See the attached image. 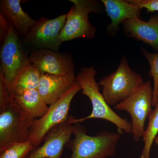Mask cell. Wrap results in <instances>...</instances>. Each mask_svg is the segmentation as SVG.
I'll use <instances>...</instances> for the list:
<instances>
[{"instance_id": "23", "label": "cell", "mask_w": 158, "mask_h": 158, "mask_svg": "<svg viewBox=\"0 0 158 158\" xmlns=\"http://www.w3.org/2000/svg\"><path fill=\"white\" fill-rule=\"evenodd\" d=\"M154 143H155L156 145L158 146V136H157L156 138L154 141Z\"/></svg>"}, {"instance_id": "15", "label": "cell", "mask_w": 158, "mask_h": 158, "mask_svg": "<svg viewBox=\"0 0 158 158\" xmlns=\"http://www.w3.org/2000/svg\"><path fill=\"white\" fill-rule=\"evenodd\" d=\"M107 14L111 19L107 31L111 35L116 34L119 26L126 20L141 17V9L138 6L125 0H102Z\"/></svg>"}, {"instance_id": "19", "label": "cell", "mask_w": 158, "mask_h": 158, "mask_svg": "<svg viewBox=\"0 0 158 158\" xmlns=\"http://www.w3.org/2000/svg\"><path fill=\"white\" fill-rule=\"evenodd\" d=\"M141 52L148 61L150 65L148 74L153 81L152 106H155L158 102V53L150 52L142 48Z\"/></svg>"}, {"instance_id": "3", "label": "cell", "mask_w": 158, "mask_h": 158, "mask_svg": "<svg viewBox=\"0 0 158 158\" xmlns=\"http://www.w3.org/2000/svg\"><path fill=\"white\" fill-rule=\"evenodd\" d=\"M74 138L69 144L71 155L67 158H109L116 154L121 135L118 133L102 131L94 136L89 135L81 123L74 124Z\"/></svg>"}, {"instance_id": "16", "label": "cell", "mask_w": 158, "mask_h": 158, "mask_svg": "<svg viewBox=\"0 0 158 158\" xmlns=\"http://www.w3.org/2000/svg\"><path fill=\"white\" fill-rule=\"evenodd\" d=\"M10 95L26 113L35 119L43 117L48 111L49 107L37 89Z\"/></svg>"}, {"instance_id": "22", "label": "cell", "mask_w": 158, "mask_h": 158, "mask_svg": "<svg viewBox=\"0 0 158 158\" xmlns=\"http://www.w3.org/2000/svg\"><path fill=\"white\" fill-rule=\"evenodd\" d=\"M10 24L2 15H0V40L2 43L9 32Z\"/></svg>"}, {"instance_id": "2", "label": "cell", "mask_w": 158, "mask_h": 158, "mask_svg": "<svg viewBox=\"0 0 158 158\" xmlns=\"http://www.w3.org/2000/svg\"><path fill=\"white\" fill-rule=\"evenodd\" d=\"M97 73L94 67L90 66L82 68L77 76V81L81 87L82 94L88 97L91 102L92 111L90 115L83 118H75L69 116L67 122L74 124L91 118H99L115 125L117 128V132L120 135L124 133H131V122L119 116L110 108L100 91V85L95 80Z\"/></svg>"}, {"instance_id": "1", "label": "cell", "mask_w": 158, "mask_h": 158, "mask_svg": "<svg viewBox=\"0 0 158 158\" xmlns=\"http://www.w3.org/2000/svg\"><path fill=\"white\" fill-rule=\"evenodd\" d=\"M34 118L29 116L9 94L0 70V153L12 144L29 140Z\"/></svg>"}, {"instance_id": "8", "label": "cell", "mask_w": 158, "mask_h": 158, "mask_svg": "<svg viewBox=\"0 0 158 158\" xmlns=\"http://www.w3.org/2000/svg\"><path fill=\"white\" fill-rule=\"evenodd\" d=\"M2 44L1 69L9 92L20 73L31 63L23 50L17 32L11 25Z\"/></svg>"}, {"instance_id": "20", "label": "cell", "mask_w": 158, "mask_h": 158, "mask_svg": "<svg viewBox=\"0 0 158 158\" xmlns=\"http://www.w3.org/2000/svg\"><path fill=\"white\" fill-rule=\"evenodd\" d=\"M33 148V144L30 140L15 143L1 153L0 158H24Z\"/></svg>"}, {"instance_id": "12", "label": "cell", "mask_w": 158, "mask_h": 158, "mask_svg": "<svg viewBox=\"0 0 158 158\" xmlns=\"http://www.w3.org/2000/svg\"><path fill=\"white\" fill-rule=\"evenodd\" d=\"M76 81L74 71L65 75L41 73L38 90L46 103L51 105L64 95Z\"/></svg>"}, {"instance_id": "4", "label": "cell", "mask_w": 158, "mask_h": 158, "mask_svg": "<svg viewBox=\"0 0 158 158\" xmlns=\"http://www.w3.org/2000/svg\"><path fill=\"white\" fill-rule=\"evenodd\" d=\"M140 74L133 70L127 58L122 57L115 72L99 82L102 87V94L109 106H114L127 98L144 84Z\"/></svg>"}, {"instance_id": "11", "label": "cell", "mask_w": 158, "mask_h": 158, "mask_svg": "<svg viewBox=\"0 0 158 158\" xmlns=\"http://www.w3.org/2000/svg\"><path fill=\"white\" fill-rule=\"evenodd\" d=\"M31 64L40 73L55 75H65L74 71L72 58L68 54L46 49H37L29 57Z\"/></svg>"}, {"instance_id": "18", "label": "cell", "mask_w": 158, "mask_h": 158, "mask_svg": "<svg viewBox=\"0 0 158 158\" xmlns=\"http://www.w3.org/2000/svg\"><path fill=\"white\" fill-rule=\"evenodd\" d=\"M148 125L143 134L144 145L141 158H150V152L152 144L158 134V102L148 116Z\"/></svg>"}, {"instance_id": "5", "label": "cell", "mask_w": 158, "mask_h": 158, "mask_svg": "<svg viewBox=\"0 0 158 158\" xmlns=\"http://www.w3.org/2000/svg\"><path fill=\"white\" fill-rule=\"evenodd\" d=\"M81 90V87L77 81L64 95L50 105L44 116L34 120L30 129L29 138L34 148L41 144L44 138L53 128L68 121L73 99Z\"/></svg>"}, {"instance_id": "10", "label": "cell", "mask_w": 158, "mask_h": 158, "mask_svg": "<svg viewBox=\"0 0 158 158\" xmlns=\"http://www.w3.org/2000/svg\"><path fill=\"white\" fill-rule=\"evenodd\" d=\"M73 130L74 124L67 122L58 125L48 133L38 147L33 148L24 158H61Z\"/></svg>"}, {"instance_id": "9", "label": "cell", "mask_w": 158, "mask_h": 158, "mask_svg": "<svg viewBox=\"0 0 158 158\" xmlns=\"http://www.w3.org/2000/svg\"><path fill=\"white\" fill-rule=\"evenodd\" d=\"M67 17L66 13L54 19L41 18L25 36L26 40L38 49L59 52L62 43L60 34Z\"/></svg>"}, {"instance_id": "6", "label": "cell", "mask_w": 158, "mask_h": 158, "mask_svg": "<svg viewBox=\"0 0 158 158\" xmlns=\"http://www.w3.org/2000/svg\"><path fill=\"white\" fill-rule=\"evenodd\" d=\"M73 6L67 13L65 25L60 34L62 42L77 38L90 39L95 36L96 28L89 20L90 13L98 12V2L94 0H69Z\"/></svg>"}, {"instance_id": "14", "label": "cell", "mask_w": 158, "mask_h": 158, "mask_svg": "<svg viewBox=\"0 0 158 158\" xmlns=\"http://www.w3.org/2000/svg\"><path fill=\"white\" fill-rule=\"evenodd\" d=\"M20 0H2L0 2V15L14 27L17 33L25 37L37 23L23 11Z\"/></svg>"}, {"instance_id": "17", "label": "cell", "mask_w": 158, "mask_h": 158, "mask_svg": "<svg viewBox=\"0 0 158 158\" xmlns=\"http://www.w3.org/2000/svg\"><path fill=\"white\" fill-rule=\"evenodd\" d=\"M40 73L37 68L29 64L21 72L9 92L10 95L17 94L27 90H38Z\"/></svg>"}, {"instance_id": "21", "label": "cell", "mask_w": 158, "mask_h": 158, "mask_svg": "<svg viewBox=\"0 0 158 158\" xmlns=\"http://www.w3.org/2000/svg\"><path fill=\"white\" fill-rule=\"evenodd\" d=\"M131 4L145 9L148 12L158 11V0H128Z\"/></svg>"}, {"instance_id": "13", "label": "cell", "mask_w": 158, "mask_h": 158, "mask_svg": "<svg viewBox=\"0 0 158 158\" xmlns=\"http://www.w3.org/2000/svg\"><path fill=\"white\" fill-rule=\"evenodd\" d=\"M123 25L129 37L148 44L158 52V15H152L148 21L139 17L126 20Z\"/></svg>"}, {"instance_id": "7", "label": "cell", "mask_w": 158, "mask_h": 158, "mask_svg": "<svg viewBox=\"0 0 158 158\" xmlns=\"http://www.w3.org/2000/svg\"><path fill=\"white\" fill-rule=\"evenodd\" d=\"M152 97L153 88L148 81L127 98L114 106L116 110L129 113L134 141H139L143 137L145 122L152 110Z\"/></svg>"}]
</instances>
